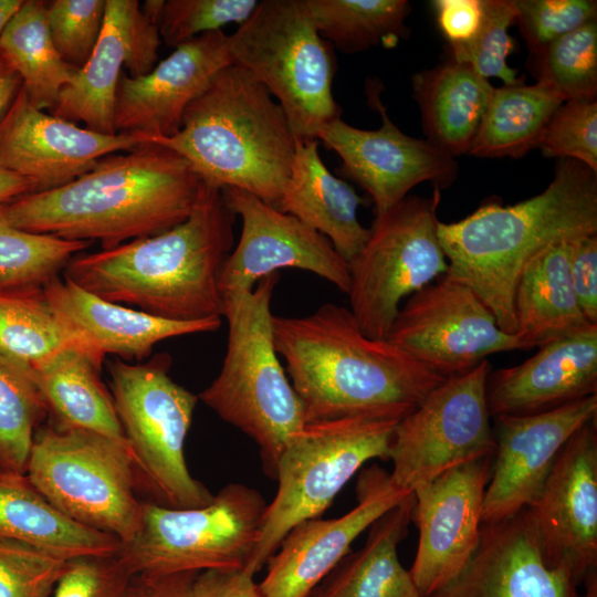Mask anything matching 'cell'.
<instances>
[{
    "label": "cell",
    "mask_w": 597,
    "mask_h": 597,
    "mask_svg": "<svg viewBox=\"0 0 597 597\" xmlns=\"http://www.w3.org/2000/svg\"><path fill=\"white\" fill-rule=\"evenodd\" d=\"M272 328L306 423L399 421L446 379L389 341L365 335L352 311L338 304L305 316L273 315Z\"/></svg>",
    "instance_id": "6da1fadb"
},
{
    "label": "cell",
    "mask_w": 597,
    "mask_h": 597,
    "mask_svg": "<svg viewBox=\"0 0 597 597\" xmlns=\"http://www.w3.org/2000/svg\"><path fill=\"white\" fill-rule=\"evenodd\" d=\"M201 180L177 153L156 143L101 158L75 180L0 206L15 229L103 250L156 235L187 219Z\"/></svg>",
    "instance_id": "7a4b0ae2"
},
{
    "label": "cell",
    "mask_w": 597,
    "mask_h": 597,
    "mask_svg": "<svg viewBox=\"0 0 597 597\" xmlns=\"http://www.w3.org/2000/svg\"><path fill=\"white\" fill-rule=\"evenodd\" d=\"M235 214L221 189L201 181L191 212L156 235L74 255L63 279L113 303L177 322L222 317V266Z\"/></svg>",
    "instance_id": "3957f363"
},
{
    "label": "cell",
    "mask_w": 597,
    "mask_h": 597,
    "mask_svg": "<svg viewBox=\"0 0 597 597\" xmlns=\"http://www.w3.org/2000/svg\"><path fill=\"white\" fill-rule=\"evenodd\" d=\"M590 233H597V172L567 158L541 193L512 206L488 202L438 224L446 275L470 286L509 334L515 333L513 296L525 263L557 240Z\"/></svg>",
    "instance_id": "277c9868"
},
{
    "label": "cell",
    "mask_w": 597,
    "mask_h": 597,
    "mask_svg": "<svg viewBox=\"0 0 597 597\" xmlns=\"http://www.w3.org/2000/svg\"><path fill=\"white\" fill-rule=\"evenodd\" d=\"M151 143L180 155L200 180L277 207L296 139L280 104L245 69L230 64L187 107L179 132Z\"/></svg>",
    "instance_id": "5b68a950"
},
{
    "label": "cell",
    "mask_w": 597,
    "mask_h": 597,
    "mask_svg": "<svg viewBox=\"0 0 597 597\" xmlns=\"http://www.w3.org/2000/svg\"><path fill=\"white\" fill-rule=\"evenodd\" d=\"M279 280L272 273L251 291L222 297L227 352L218 376L198 396L258 444L262 469L274 480L281 454L306 425L274 345L271 301Z\"/></svg>",
    "instance_id": "8992f818"
},
{
    "label": "cell",
    "mask_w": 597,
    "mask_h": 597,
    "mask_svg": "<svg viewBox=\"0 0 597 597\" xmlns=\"http://www.w3.org/2000/svg\"><path fill=\"white\" fill-rule=\"evenodd\" d=\"M232 63L261 82L284 111L296 143L317 139L341 117L333 96V46L315 29L303 0L259 1L228 36Z\"/></svg>",
    "instance_id": "52a82bcc"
},
{
    "label": "cell",
    "mask_w": 597,
    "mask_h": 597,
    "mask_svg": "<svg viewBox=\"0 0 597 597\" xmlns=\"http://www.w3.org/2000/svg\"><path fill=\"white\" fill-rule=\"evenodd\" d=\"M137 471L127 443L52 422L36 430L25 474L63 515L125 544L142 525Z\"/></svg>",
    "instance_id": "ba28073f"
},
{
    "label": "cell",
    "mask_w": 597,
    "mask_h": 597,
    "mask_svg": "<svg viewBox=\"0 0 597 597\" xmlns=\"http://www.w3.org/2000/svg\"><path fill=\"white\" fill-rule=\"evenodd\" d=\"M397 420L366 417L306 423L280 457L277 490L245 569L255 575L297 524L320 517L371 459L388 460Z\"/></svg>",
    "instance_id": "9c48e42d"
},
{
    "label": "cell",
    "mask_w": 597,
    "mask_h": 597,
    "mask_svg": "<svg viewBox=\"0 0 597 597\" xmlns=\"http://www.w3.org/2000/svg\"><path fill=\"white\" fill-rule=\"evenodd\" d=\"M171 358L107 363L114 406L140 480L156 503L172 509L208 504L213 494L188 470L186 437L198 396L169 376Z\"/></svg>",
    "instance_id": "30bf717a"
},
{
    "label": "cell",
    "mask_w": 597,
    "mask_h": 597,
    "mask_svg": "<svg viewBox=\"0 0 597 597\" xmlns=\"http://www.w3.org/2000/svg\"><path fill=\"white\" fill-rule=\"evenodd\" d=\"M266 506L258 490L241 483L224 485L200 507L143 502L139 532L116 555L133 576L244 568Z\"/></svg>",
    "instance_id": "8fae6325"
},
{
    "label": "cell",
    "mask_w": 597,
    "mask_h": 597,
    "mask_svg": "<svg viewBox=\"0 0 597 597\" xmlns=\"http://www.w3.org/2000/svg\"><path fill=\"white\" fill-rule=\"evenodd\" d=\"M440 189L408 195L375 216L369 237L348 263L349 310L365 335L386 339L401 302L448 272L438 235Z\"/></svg>",
    "instance_id": "7c38bea8"
},
{
    "label": "cell",
    "mask_w": 597,
    "mask_h": 597,
    "mask_svg": "<svg viewBox=\"0 0 597 597\" xmlns=\"http://www.w3.org/2000/svg\"><path fill=\"white\" fill-rule=\"evenodd\" d=\"M488 359L447 377L392 431L389 473L400 489L412 492L441 473L495 451L486 401Z\"/></svg>",
    "instance_id": "4fadbf2b"
},
{
    "label": "cell",
    "mask_w": 597,
    "mask_h": 597,
    "mask_svg": "<svg viewBox=\"0 0 597 597\" xmlns=\"http://www.w3.org/2000/svg\"><path fill=\"white\" fill-rule=\"evenodd\" d=\"M386 339L446 378L489 355L523 349L470 286L446 274L407 297Z\"/></svg>",
    "instance_id": "5bb4252c"
},
{
    "label": "cell",
    "mask_w": 597,
    "mask_h": 597,
    "mask_svg": "<svg viewBox=\"0 0 597 597\" xmlns=\"http://www.w3.org/2000/svg\"><path fill=\"white\" fill-rule=\"evenodd\" d=\"M380 83L366 84L368 104L381 117L377 129L350 126L341 117L324 125L317 139L342 159V171L370 196L375 216L400 202L417 185L430 181L440 190L453 182V157L428 140L404 134L390 119L380 98Z\"/></svg>",
    "instance_id": "9a60e30c"
},
{
    "label": "cell",
    "mask_w": 597,
    "mask_h": 597,
    "mask_svg": "<svg viewBox=\"0 0 597 597\" xmlns=\"http://www.w3.org/2000/svg\"><path fill=\"white\" fill-rule=\"evenodd\" d=\"M492 462L485 457L454 467L412 491L419 542L409 573L420 597L453 582L476 551Z\"/></svg>",
    "instance_id": "2e32d148"
},
{
    "label": "cell",
    "mask_w": 597,
    "mask_h": 597,
    "mask_svg": "<svg viewBox=\"0 0 597 597\" xmlns=\"http://www.w3.org/2000/svg\"><path fill=\"white\" fill-rule=\"evenodd\" d=\"M221 192L242 221L239 242L220 273L221 297L251 291L259 280L282 268L310 271L348 292V263L327 238L248 191L224 188Z\"/></svg>",
    "instance_id": "e0dca14e"
},
{
    "label": "cell",
    "mask_w": 597,
    "mask_h": 597,
    "mask_svg": "<svg viewBox=\"0 0 597 597\" xmlns=\"http://www.w3.org/2000/svg\"><path fill=\"white\" fill-rule=\"evenodd\" d=\"M526 510L546 565L582 584L597 568L596 419L567 440Z\"/></svg>",
    "instance_id": "ac0fdd59"
},
{
    "label": "cell",
    "mask_w": 597,
    "mask_h": 597,
    "mask_svg": "<svg viewBox=\"0 0 597 597\" xmlns=\"http://www.w3.org/2000/svg\"><path fill=\"white\" fill-rule=\"evenodd\" d=\"M597 395L532 415L494 417L495 451L482 505V524L506 521L541 492L567 440L596 419Z\"/></svg>",
    "instance_id": "d6986e66"
},
{
    "label": "cell",
    "mask_w": 597,
    "mask_h": 597,
    "mask_svg": "<svg viewBox=\"0 0 597 597\" xmlns=\"http://www.w3.org/2000/svg\"><path fill=\"white\" fill-rule=\"evenodd\" d=\"M412 492L398 488L377 465L358 475L357 505L346 514L295 525L268 561L259 584L263 597H310L345 558L355 538Z\"/></svg>",
    "instance_id": "ffe728a7"
},
{
    "label": "cell",
    "mask_w": 597,
    "mask_h": 597,
    "mask_svg": "<svg viewBox=\"0 0 597 597\" xmlns=\"http://www.w3.org/2000/svg\"><path fill=\"white\" fill-rule=\"evenodd\" d=\"M147 143L129 134L104 135L36 108L21 87L0 122V167L29 179L36 191L62 187L103 157Z\"/></svg>",
    "instance_id": "44dd1931"
},
{
    "label": "cell",
    "mask_w": 597,
    "mask_h": 597,
    "mask_svg": "<svg viewBox=\"0 0 597 597\" xmlns=\"http://www.w3.org/2000/svg\"><path fill=\"white\" fill-rule=\"evenodd\" d=\"M222 30L203 33L177 48L146 75L123 71L115 98L114 126L148 142L176 135L187 107L226 66L233 64Z\"/></svg>",
    "instance_id": "7402d4cb"
},
{
    "label": "cell",
    "mask_w": 597,
    "mask_h": 597,
    "mask_svg": "<svg viewBox=\"0 0 597 597\" xmlns=\"http://www.w3.org/2000/svg\"><path fill=\"white\" fill-rule=\"evenodd\" d=\"M561 568L548 567L526 509L482 524L476 551L464 570L430 597H580Z\"/></svg>",
    "instance_id": "603a6c76"
},
{
    "label": "cell",
    "mask_w": 597,
    "mask_h": 597,
    "mask_svg": "<svg viewBox=\"0 0 597 597\" xmlns=\"http://www.w3.org/2000/svg\"><path fill=\"white\" fill-rule=\"evenodd\" d=\"M538 348L516 366L490 371L491 417L538 413L597 395V325Z\"/></svg>",
    "instance_id": "cb8c5ba5"
},
{
    "label": "cell",
    "mask_w": 597,
    "mask_h": 597,
    "mask_svg": "<svg viewBox=\"0 0 597 597\" xmlns=\"http://www.w3.org/2000/svg\"><path fill=\"white\" fill-rule=\"evenodd\" d=\"M42 292L57 317L102 363L108 354L142 362L164 339L214 332L222 323L221 317L198 322L160 318L103 300L59 276Z\"/></svg>",
    "instance_id": "d4e9b609"
},
{
    "label": "cell",
    "mask_w": 597,
    "mask_h": 597,
    "mask_svg": "<svg viewBox=\"0 0 597 597\" xmlns=\"http://www.w3.org/2000/svg\"><path fill=\"white\" fill-rule=\"evenodd\" d=\"M318 144V139L296 143L291 175L276 208L327 238L349 263L370 233L357 217L364 200L326 168Z\"/></svg>",
    "instance_id": "484cf974"
},
{
    "label": "cell",
    "mask_w": 597,
    "mask_h": 597,
    "mask_svg": "<svg viewBox=\"0 0 597 597\" xmlns=\"http://www.w3.org/2000/svg\"><path fill=\"white\" fill-rule=\"evenodd\" d=\"M136 0H106L105 19L96 46L83 67L76 70L60 93L51 114L104 135L114 126L116 90L129 60Z\"/></svg>",
    "instance_id": "4316f807"
},
{
    "label": "cell",
    "mask_w": 597,
    "mask_h": 597,
    "mask_svg": "<svg viewBox=\"0 0 597 597\" xmlns=\"http://www.w3.org/2000/svg\"><path fill=\"white\" fill-rule=\"evenodd\" d=\"M574 239L544 247L519 275L513 296L514 335L523 349L541 347L593 325L584 317L572 284L569 255Z\"/></svg>",
    "instance_id": "83f0119b"
},
{
    "label": "cell",
    "mask_w": 597,
    "mask_h": 597,
    "mask_svg": "<svg viewBox=\"0 0 597 597\" xmlns=\"http://www.w3.org/2000/svg\"><path fill=\"white\" fill-rule=\"evenodd\" d=\"M0 538L23 542L66 561L116 555L122 545L116 537L63 515L25 473L1 469Z\"/></svg>",
    "instance_id": "f1b7e54d"
},
{
    "label": "cell",
    "mask_w": 597,
    "mask_h": 597,
    "mask_svg": "<svg viewBox=\"0 0 597 597\" xmlns=\"http://www.w3.org/2000/svg\"><path fill=\"white\" fill-rule=\"evenodd\" d=\"M428 142L451 157L468 154L494 87L467 63L450 60L412 76Z\"/></svg>",
    "instance_id": "f546056e"
},
{
    "label": "cell",
    "mask_w": 597,
    "mask_h": 597,
    "mask_svg": "<svg viewBox=\"0 0 597 597\" xmlns=\"http://www.w3.org/2000/svg\"><path fill=\"white\" fill-rule=\"evenodd\" d=\"M29 369L54 423L127 443L112 395L100 377L102 366L87 353L66 348Z\"/></svg>",
    "instance_id": "4dcf8cb0"
},
{
    "label": "cell",
    "mask_w": 597,
    "mask_h": 597,
    "mask_svg": "<svg viewBox=\"0 0 597 597\" xmlns=\"http://www.w3.org/2000/svg\"><path fill=\"white\" fill-rule=\"evenodd\" d=\"M413 494L370 525L363 548L349 555L316 597H420L400 563L398 545L408 534Z\"/></svg>",
    "instance_id": "1f68e13d"
},
{
    "label": "cell",
    "mask_w": 597,
    "mask_h": 597,
    "mask_svg": "<svg viewBox=\"0 0 597 597\" xmlns=\"http://www.w3.org/2000/svg\"><path fill=\"white\" fill-rule=\"evenodd\" d=\"M564 101L546 86L522 80L494 87L469 149L484 158L522 157L537 147L549 119Z\"/></svg>",
    "instance_id": "d6a6232c"
},
{
    "label": "cell",
    "mask_w": 597,
    "mask_h": 597,
    "mask_svg": "<svg viewBox=\"0 0 597 597\" xmlns=\"http://www.w3.org/2000/svg\"><path fill=\"white\" fill-rule=\"evenodd\" d=\"M0 51L22 81L30 102L52 111L76 70L57 53L48 25L46 1L23 0L0 35Z\"/></svg>",
    "instance_id": "836d02e7"
},
{
    "label": "cell",
    "mask_w": 597,
    "mask_h": 597,
    "mask_svg": "<svg viewBox=\"0 0 597 597\" xmlns=\"http://www.w3.org/2000/svg\"><path fill=\"white\" fill-rule=\"evenodd\" d=\"M66 348L103 365L52 311L42 289L0 287V353L30 368Z\"/></svg>",
    "instance_id": "e575fe53"
},
{
    "label": "cell",
    "mask_w": 597,
    "mask_h": 597,
    "mask_svg": "<svg viewBox=\"0 0 597 597\" xmlns=\"http://www.w3.org/2000/svg\"><path fill=\"white\" fill-rule=\"evenodd\" d=\"M320 33L345 53L368 50L380 43L395 44L408 29L406 0H303Z\"/></svg>",
    "instance_id": "d590c367"
},
{
    "label": "cell",
    "mask_w": 597,
    "mask_h": 597,
    "mask_svg": "<svg viewBox=\"0 0 597 597\" xmlns=\"http://www.w3.org/2000/svg\"><path fill=\"white\" fill-rule=\"evenodd\" d=\"M48 413L28 366L0 353V469L25 473L39 425Z\"/></svg>",
    "instance_id": "8d00e7d4"
},
{
    "label": "cell",
    "mask_w": 597,
    "mask_h": 597,
    "mask_svg": "<svg viewBox=\"0 0 597 597\" xmlns=\"http://www.w3.org/2000/svg\"><path fill=\"white\" fill-rule=\"evenodd\" d=\"M91 243L25 232L0 220V287L42 289Z\"/></svg>",
    "instance_id": "74e56055"
},
{
    "label": "cell",
    "mask_w": 597,
    "mask_h": 597,
    "mask_svg": "<svg viewBox=\"0 0 597 597\" xmlns=\"http://www.w3.org/2000/svg\"><path fill=\"white\" fill-rule=\"evenodd\" d=\"M537 83L564 102L597 95V21L572 31L533 54Z\"/></svg>",
    "instance_id": "f35d334b"
},
{
    "label": "cell",
    "mask_w": 597,
    "mask_h": 597,
    "mask_svg": "<svg viewBox=\"0 0 597 597\" xmlns=\"http://www.w3.org/2000/svg\"><path fill=\"white\" fill-rule=\"evenodd\" d=\"M516 22L514 0H482V19L476 33L462 44L450 45L451 60L467 63L481 76L498 77L504 85L522 78L506 62L513 48L509 28Z\"/></svg>",
    "instance_id": "ab89813d"
},
{
    "label": "cell",
    "mask_w": 597,
    "mask_h": 597,
    "mask_svg": "<svg viewBox=\"0 0 597 597\" xmlns=\"http://www.w3.org/2000/svg\"><path fill=\"white\" fill-rule=\"evenodd\" d=\"M256 0H167L158 21L161 40L177 48L223 25L243 24L254 12Z\"/></svg>",
    "instance_id": "60d3db41"
},
{
    "label": "cell",
    "mask_w": 597,
    "mask_h": 597,
    "mask_svg": "<svg viewBox=\"0 0 597 597\" xmlns=\"http://www.w3.org/2000/svg\"><path fill=\"white\" fill-rule=\"evenodd\" d=\"M106 0H53L46 2V20L53 44L69 65L81 69L100 39Z\"/></svg>",
    "instance_id": "b9f144b4"
},
{
    "label": "cell",
    "mask_w": 597,
    "mask_h": 597,
    "mask_svg": "<svg viewBox=\"0 0 597 597\" xmlns=\"http://www.w3.org/2000/svg\"><path fill=\"white\" fill-rule=\"evenodd\" d=\"M537 147L544 156L573 159L597 172V102H564L546 125Z\"/></svg>",
    "instance_id": "7bdbcfd3"
},
{
    "label": "cell",
    "mask_w": 597,
    "mask_h": 597,
    "mask_svg": "<svg viewBox=\"0 0 597 597\" xmlns=\"http://www.w3.org/2000/svg\"><path fill=\"white\" fill-rule=\"evenodd\" d=\"M66 559L0 538V597H50Z\"/></svg>",
    "instance_id": "ee69618b"
},
{
    "label": "cell",
    "mask_w": 597,
    "mask_h": 597,
    "mask_svg": "<svg viewBox=\"0 0 597 597\" xmlns=\"http://www.w3.org/2000/svg\"><path fill=\"white\" fill-rule=\"evenodd\" d=\"M514 4L515 23L532 54L597 18L595 0H514Z\"/></svg>",
    "instance_id": "f6af8a7d"
},
{
    "label": "cell",
    "mask_w": 597,
    "mask_h": 597,
    "mask_svg": "<svg viewBox=\"0 0 597 597\" xmlns=\"http://www.w3.org/2000/svg\"><path fill=\"white\" fill-rule=\"evenodd\" d=\"M133 575L117 555L66 562L50 597H124Z\"/></svg>",
    "instance_id": "bcb514c9"
},
{
    "label": "cell",
    "mask_w": 597,
    "mask_h": 597,
    "mask_svg": "<svg viewBox=\"0 0 597 597\" xmlns=\"http://www.w3.org/2000/svg\"><path fill=\"white\" fill-rule=\"evenodd\" d=\"M569 272L584 317L589 324L597 325V233L573 240Z\"/></svg>",
    "instance_id": "7dc6e473"
},
{
    "label": "cell",
    "mask_w": 597,
    "mask_h": 597,
    "mask_svg": "<svg viewBox=\"0 0 597 597\" xmlns=\"http://www.w3.org/2000/svg\"><path fill=\"white\" fill-rule=\"evenodd\" d=\"M438 25L450 45L468 42L482 19V0H437L432 2Z\"/></svg>",
    "instance_id": "c3c4849f"
},
{
    "label": "cell",
    "mask_w": 597,
    "mask_h": 597,
    "mask_svg": "<svg viewBox=\"0 0 597 597\" xmlns=\"http://www.w3.org/2000/svg\"><path fill=\"white\" fill-rule=\"evenodd\" d=\"M193 597H263L254 575L245 568L209 569L197 574Z\"/></svg>",
    "instance_id": "681fc988"
},
{
    "label": "cell",
    "mask_w": 597,
    "mask_h": 597,
    "mask_svg": "<svg viewBox=\"0 0 597 597\" xmlns=\"http://www.w3.org/2000/svg\"><path fill=\"white\" fill-rule=\"evenodd\" d=\"M197 573L134 575L124 597H193Z\"/></svg>",
    "instance_id": "f907efd6"
},
{
    "label": "cell",
    "mask_w": 597,
    "mask_h": 597,
    "mask_svg": "<svg viewBox=\"0 0 597 597\" xmlns=\"http://www.w3.org/2000/svg\"><path fill=\"white\" fill-rule=\"evenodd\" d=\"M22 87V81L0 51V122Z\"/></svg>",
    "instance_id": "816d5d0a"
},
{
    "label": "cell",
    "mask_w": 597,
    "mask_h": 597,
    "mask_svg": "<svg viewBox=\"0 0 597 597\" xmlns=\"http://www.w3.org/2000/svg\"><path fill=\"white\" fill-rule=\"evenodd\" d=\"M35 191L29 179L0 167V206Z\"/></svg>",
    "instance_id": "f5cc1de1"
},
{
    "label": "cell",
    "mask_w": 597,
    "mask_h": 597,
    "mask_svg": "<svg viewBox=\"0 0 597 597\" xmlns=\"http://www.w3.org/2000/svg\"><path fill=\"white\" fill-rule=\"evenodd\" d=\"M23 0H0V35Z\"/></svg>",
    "instance_id": "db71d44e"
},
{
    "label": "cell",
    "mask_w": 597,
    "mask_h": 597,
    "mask_svg": "<svg viewBox=\"0 0 597 597\" xmlns=\"http://www.w3.org/2000/svg\"><path fill=\"white\" fill-rule=\"evenodd\" d=\"M583 583L585 584V594L580 597H597V570H591Z\"/></svg>",
    "instance_id": "11a10c76"
},
{
    "label": "cell",
    "mask_w": 597,
    "mask_h": 597,
    "mask_svg": "<svg viewBox=\"0 0 597 597\" xmlns=\"http://www.w3.org/2000/svg\"><path fill=\"white\" fill-rule=\"evenodd\" d=\"M314 597H316V596L314 595Z\"/></svg>",
    "instance_id": "9f6ffc18"
}]
</instances>
